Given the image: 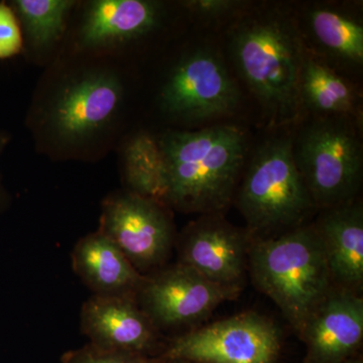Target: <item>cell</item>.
<instances>
[{
  "instance_id": "6da1fadb",
  "label": "cell",
  "mask_w": 363,
  "mask_h": 363,
  "mask_svg": "<svg viewBox=\"0 0 363 363\" xmlns=\"http://www.w3.org/2000/svg\"><path fill=\"white\" fill-rule=\"evenodd\" d=\"M234 66L272 125L296 124L305 113L298 79L306 47L295 13L250 6L229 33Z\"/></svg>"
},
{
  "instance_id": "7a4b0ae2",
  "label": "cell",
  "mask_w": 363,
  "mask_h": 363,
  "mask_svg": "<svg viewBox=\"0 0 363 363\" xmlns=\"http://www.w3.org/2000/svg\"><path fill=\"white\" fill-rule=\"evenodd\" d=\"M159 140L166 166L164 205L183 213L224 214L250 157L247 131L218 123L172 130Z\"/></svg>"
},
{
  "instance_id": "3957f363",
  "label": "cell",
  "mask_w": 363,
  "mask_h": 363,
  "mask_svg": "<svg viewBox=\"0 0 363 363\" xmlns=\"http://www.w3.org/2000/svg\"><path fill=\"white\" fill-rule=\"evenodd\" d=\"M248 272L255 288L279 308L298 336L335 286L313 222L252 240Z\"/></svg>"
},
{
  "instance_id": "277c9868",
  "label": "cell",
  "mask_w": 363,
  "mask_h": 363,
  "mask_svg": "<svg viewBox=\"0 0 363 363\" xmlns=\"http://www.w3.org/2000/svg\"><path fill=\"white\" fill-rule=\"evenodd\" d=\"M233 204L252 240L279 235L305 224L318 212L294 161L292 135H274L250 157Z\"/></svg>"
},
{
  "instance_id": "5b68a950",
  "label": "cell",
  "mask_w": 363,
  "mask_h": 363,
  "mask_svg": "<svg viewBox=\"0 0 363 363\" xmlns=\"http://www.w3.org/2000/svg\"><path fill=\"white\" fill-rule=\"evenodd\" d=\"M359 124L337 117H312L292 136L294 161L317 211L358 199L362 184Z\"/></svg>"
},
{
  "instance_id": "8992f818",
  "label": "cell",
  "mask_w": 363,
  "mask_h": 363,
  "mask_svg": "<svg viewBox=\"0 0 363 363\" xmlns=\"http://www.w3.org/2000/svg\"><path fill=\"white\" fill-rule=\"evenodd\" d=\"M58 85L43 118L52 140L67 150L80 149L104 138L123 113L125 88L112 69H80Z\"/></svg>"
},
{
  "instance_id": "52a82bcc",
  "label": "cell",
  "mask_w": 363,
  "mask_h": 363,
  "mask_svg": "<svg viewBox=\"0 0 363 363\" xmlns=\"http://www.w3.org/2000/svg\"><path fill=\"white\" fill-rule=\"evenodd\" d=\"M160 108L182 123H203L230 116L241 95L225 63L211 49L187 52L169 72L159 93Z\"/></svg>"
},
{
  "instance_id": "ba28073f",
  "label": "cell",
  "mask_w": 363,
  "mask_h": 363,
  "mask_svg": "<svg viewBox=\"0 0 363 363\" xmlns=\"http://www.w3.org/2000/svg\"><path fill=\"white\" fill-rule=\"evenodd\" d=\"M283 337L278 326L247 312L167 339L161 357L190 363H278Z\"/></svg>"
},
{
  "instance_id": "9c48e42d",
  "label": "cell",
  "mask_w": 363,
  "mask_h": 363,
  "mask_svg": "<svg viewBox=\"0 0 363 363\" xmlns=\"http://www.w3.org/2000/svg\"><path fill=\"white\" fill-rule=\"evenodd\" d=\"M169 208L130 192L114 193L102 204L99 231L109 238L143 276L166 266L176 247Z\"/></svg>"
},
{
  "instance_id": "30bf717a",
  "label": "cell",
  "mask_w": 363,
  "mask_h": 363,
  "mask_svg": "<svg viewBox=\"0 0 363 363\" xmlns=\"http://www.w3.org/2000/svg\"><path fill=\"white\" fill-rule=\"evenodd\" d=\"M240 293L216 285L177 262L143 277L135 301L162 333L199 323L222 303L238 298Z\"/></svg>"
},
{
  "instance_id": "8fae6325",
  "label": "cell",
  "mask_w": 363,
  "mask_h": 363,
  "mask_svg": "<svg viewBox=\"0 0 363 363\" xmlns=\"http://www.w3.org/2000/svg\"><path fill=\"white\" fill-rule=\"evenodd\" d=\"M252 238L223 214L201 215L177 236L178 262L208 281L241 291L248 272Z\"/></svg>"
},
{
  "instance_id": "7c38bea8",
  "label": "cell",
  "mask_w": 363,
  "mask_h": 363,
  "mask_svg": "<svg viewBox=\"0 0 363 363\" xmlns=\"http://www.w3.org/2000/svg\"><path fill=\"white\" fill-rule=\"evenodd\" d=\"M81 330L101 350L160 358L166 347V339L135 298L93 295L82 306Z\"/></svg>"
},
{
  "instance_id": "4fadbf2b",
  "label": "cell",
  "mask_w": 363,
  "mask_h": 363,
  "mask_svg": "<svg viewBox=\"0 0 363 363\" xmlns=\"http://www.w3.org/2000/svg\"><path fill=\"white\" fill-rule=\"evenodd\" d=\"M303 363H340L359 355L363 340L362 294L334 286L298 336Z\"/></svg>"
},
{
  "instance_id": "5bb4252c",
  "label": "cell",
  "mask_w": 363,
  "mask_h": 363,
  "mask_svg": "<svg viewBox=\"0 0 363 363\" xmlns=\"http://www.w3.org/2000/svg\"><path fill=\"white\" fill-rule=\"evenodd\" d=\"M164 6L150 0H95L86 6L77 40L89 51H107L138 42L156 32Z\"/></svg>"
},
{
  "instance_id": "9a60e30c",
  "label": "cell",
  "mask_w": 363,
  "mask_h": 363,
  "mask_svg": "<svg viewBox=\"0 0 363 363\" xmlns=\"http://www.w3.org/2000/svg\"><path fill=\"white\" fill-rule=\"evenodd\" d=\"M297 18L306 49L332 68L358 70L363 64V26L357 16L329 4H310Z\"/></svg>"
},
{
  "instance_id": "2e32d148",
  "label": "cell",
  "mask_w": 363,
  "mask_h": 363,
  "mask_svg": "<svg viewBox=\"0 0 363 363\" xmlns=\"http://www.w3.org/2000/svg\"><path fill=\"white\" fill-rule=\"evenodd\" d=\"M334 286L362 294L363 288V206L354 201L319 211L313 222Z\"/></svg>"
},
{
  "instance_id": "e0dca14e",
  "label": "cell",
  "mask_w": 363,
  "mask_h": 363,
  "mask_svg": "<svg viewBox=\"0 0 363 363\" xmlns=\"http://www.w3.org/2000/svg\"><path fill=\"white\" fill-rule=\"evenodd\" d=\"M72 266L93 295L101 297L135 298L145 277L99 230L76 243Z\"/></svg>"
},
{
  "instance_id": "ac0fdd59",
  "label": "cell",
  "mask_w": 363,
  "mask_h": 363,
  "mask_svg": "<svg viewBox=\"0 0 363 363\" xmlns=\"http://www.w3.org/2000/svg\"><path fill=\"white\" fill-rule=\"evenodd\" d=\"M298 96L304 113L337 117L359 124L362 99L347 78L306 49L298 79Z\"/></svg>"
},
{
  "instance_id": "d6986e66",
  "label": "cell",
  "mask_w": 363,
  "mask_h": 363,
  "mask_svg": "<svg viewBox=\"0 0 363 363\" xmlns=\"http://www.w3.org/2000/svg\"><path fill=\"white\" fill-rule=\"evenodd\" d=\"M123 161L128 191L164 205L166 166L157 138L147 133L133 136L124 147Z\"/></svg>"
},
{
  "instance_id": "ffe728a7",
  "label": "cell",
  "mask_w": 363,
  "mask_h": 363,
  "mask_svg": "<svg viewBox=\"0 0 363 363\" xmlns=\"http://www.w3.org/2000/svg\"><path fill=\"white\" fill-rule=\"evenodd\" d=\"M21 33L30 47L47 51L63 37L67 21L75 2L69 0H13Z\"/></svg>"
},
{
  "instance_id": "44dd1931",
  "label": "cell",
  "mask_w": 363,
  "mask_h": 363,
  "mask_svg": "<svg viewBox=\"0 0 363 363\" xmlns=\"http://www.w3.org/2000/svg\"><path fill=\"white\" fill-rule=\"evenodd\" d=\"M182 6L198 21L215 25L223 21H235L252 4L238 0H190L182 2Z\"/></svg>"
},
{
  "instance_id": "7402d4cb",
  "label": "cell",
  "mask_w": 363,
  "mask_h": 363,
  "mask_svg": "<svg viewBox=\"0 0 363 363\" xmlns=\"http://www.w3.org/2000/svg\"><path fill=\"white\" fill-rule=\"evenodd\" d=\"M61 363H160V358L101 350L88 343L78 350L66 352L61 358Z\"/></svg>"
},
{
  "instance_id": "603a6c76",
  "label": "cell",
  "mask_w": 363,
  "mask_h": 363,
  "mask_svg": "<svg viewBox=\"0 0 363 363\" xmlns=\"http://www.w3.org/2000/svg\"><path fill=\"white\" fill-rule=\"evenodd\" d=\"M23 33L13 9L0 2V60L13 58L23 50Z\"/></svg>"
},
{
  "instance_id": "cb8c5ba5",
  "label": "cell",
  "mask_w": 363,
  "mask_h": 363,
  "mask_svg": "<svg viewBox=\"0 0 363 363\" xmlns=\"http://www.w3.org/2000/svg\"><path fill=\"white\" fill-rule=\"evenodd\" d=\"M11 142V135L6 131L0 130V156H1L4 150H6L7 145ZM1 189H0V200H1Z\"/></svg>"
},
{
  "instance_id": "d4e9b609",
  "label": "cell",
  "mask_w": 363,
  "mask_h": 363,
  "mask_svg": "<svg viewBox=\"0 0 363 363\" xmlns=\"http://www.w3.org/2000/svg\"><path fill=\"white\" fill-rule=\"evenodd\" d=\"M160 363H190L183 362V360L169 359V358L160 357Z\"/></svg>"
},
{
  "instance_id": "484cf974",
  "label": "cell",
  "mask_w": 363,
  "mask_h": 363,
  "mask_svg": "<svg viewBox=\"0 0 363 363\" xmlns=\"http://www.w3.org/2000/svg\"><path fill=\"white\" fill-rule=\"evenodd\" d=\"M340 363H363V360L360 355H357V357L350 358V359L345 360V362Z\"/></svg>"
}]
</instances>
